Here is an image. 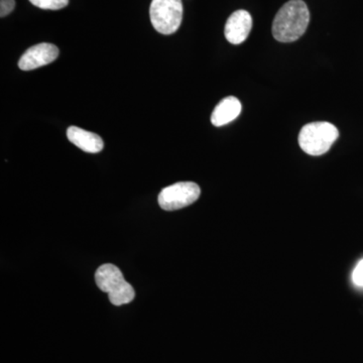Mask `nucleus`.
Wrapping results in <instances>:
<instances>
[{"mask_svg": "<svg viewBox=\"0 0 363 363\" xmlns=\"http://www.w3.org/2000/svg\"><path fill=\"white\" fill-rule=\"evenodd\" d=\"M310 21V11L303 0H290L277 13L272 35L281 43H292L304 35Z\"/></svg>", "mask_w": 363, "mask_h": 363, "instance_id": "f257e3e1", "label": "nucleus"}, {"mask_svg": "<svg viewBox=\"0 0 363 363\" xmlns=\"http://www.w3.org/2000/svg\"><path fill=\"white\" fill-rule=\"evenodd\" d=\"M96 285L102 292L108 294L112 305L121 306L133 302L135 293L133 286L123 278V272L113 264L99 267L95 274Z\"/></svg>", "mask_w": 363, "mask_h": 363, "instance_id": "f03ea898", "label": "nucleus"}, {"mask_svg": "<svg viewBox=\"0 0 363 363\" xmlns=\"http://www.w3.org/2000/svg\"><path fill=\"white\" fill-rule=\"evenodd\" d=\"M338 136L335 125L326 121H317L303 126L298 135V145L306 154L321 156L330 150Z\"/></svg>", "mask_w": 363, "mask_h": 363, "instance_id": "7ed1b4c3", "label": "nucleus"}, {"mask_svg": "<svg viewBox=\"0 0 363 363\" xmlns=\"http://www.w3.org/2000/svg\"><path fill=\"white\" fill-rule=\"evenodd\" d=\"M150 16L157 32L172 35L179 30L183 20L182 0H152Z\"/></svg>", "mask_w": 363, "mask_h": 363, "instance_id": "20e7f679", "label": "nucleus"}, {"mask_svg": "<svg viewBox=\"0 0 363 363\" xmlns=\"http://www.w3.org/2000/svg\"><path fill=\"white\" fill-rule=\"evenodd\" d=\"M201 190L193 182H180L162 189L159 195V204L166 211L190 206L199 199Z\"/></svg>", "mask_w": 363, "mask_h": 363, "instance_id": "39448f33", "label": "nucleus"}, {"mask_svg": "<svg viewBox=\"0 0 363 363\" xmlns=\"http://www.w3.org/2000/svg\"><path fill=\"white\" fill-rule=\"evenodd\" d=\"M59 56V49L56 45L42 43L33 45L26 50L18 61V67L23 71H32L40 67L49 65Z\"/></svg>", "mask_w": 363, "mask_h": 363, "instance_id": "423d86ee", "label": "nucleus"}, {"mask_svg": "<svg viewBox=\"0 0 363 363\" xmlns=\"http://www.w3.org/2000/svg\"><path fill=\"white\" fill-rule=\"evenodd\" d=\"M252 28V18L247 11H235L229 16L226 21L225 33L226 40L230 44L240 45L247 39Z\"/></svg>", "mask_w": 363, "mask_h": 363, "instance_id": "0eeeda50", "label": "nucleus"}, {"mask_svg": "<svg viewBox=\"0 0 363 363\" xmlns=\"http://www.w3.org/2000/svg\"><path fill=\"white\" fill-rule=\"evenodd\" d=\"M67 138L74 145L89 154H97L104 147V140L99 135L77 126H70L68 128Z\"/></svg>", "mask_w": 363, "mask_h": 363, "instance_id": "6e6552de", "label": "nucleus"}, {"mask_svg": "<svg viewBox=\"0 0 363 363\" xmlns=\"http://www.w3.org/2000/svg\"><path fill=\"white\" fill-rule=\"evenodd\" d=\"M240 112L241 104L238 98L234 96L224 98L212 112L211 123L217 128L226 125L238 118Z\"/></svg>", "mask_w": 363, "mask_h": 363, "instance_id": "1a4fd4ad", "label": "nucleus"}, {"mask_svg": "<svg viewBox=\"0 0 363 363\" xmlns=\"http://www.w3.org/2000/svg\"><path fill=\"white\" fill-rule=\"evenodd\" d=\"M30 4L42 9L58 11L68 6L69 0H30Z\"/></svg>", "mask_w": 363, "mask_h": 363, "instance_id": "9d476101", "label": "nucleus"}, {"mask_svg": "<svg viewBox=\"0 0 363 363\" xmlns=\"http://www.w3.org/2000/svg\"><path fill=\"white\" fill-rule=\"evenodd\" d=\"M352 281L355 286L363 288V259L360 260L355 267L352 272Z\"/></svg>", "mask_w": 363, "mask_h": 363, "instance_id": "9b49d317", "label": "nucleus"}, {"mask_svg": "<svg viewBox=\"0 0 363 363\" xmlns=\"http://www.w3.org/2000/svg\"><path fill=\"white\" fill-rule=\"evenodd\" d=\"M14 6H16L14 0H0V16L4 18L9 16L13 11Z\"/></svg>", "mask_w": 363, "mask_h": 363, "instance_id": "f8f14e48", "label": "nucleus"}]
</instances>
